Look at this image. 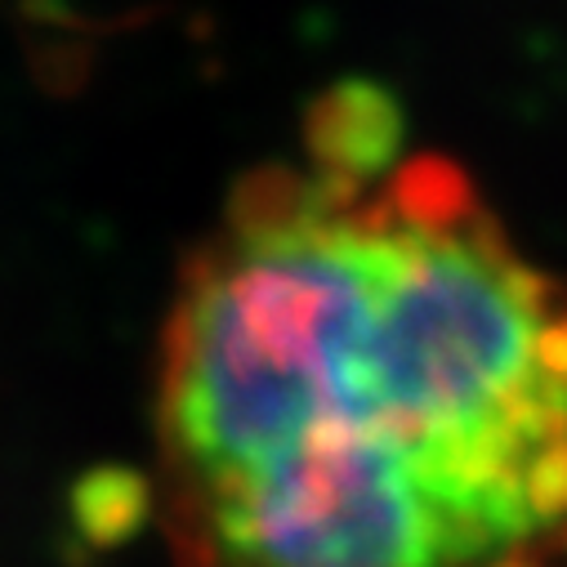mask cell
<instances>
[{"mask_svg": "<svg viewBox=\"0 0 567 567\" xmlns=\"http://www.w3.org/2000/svg\"><path fill=\"white\" fill-rule=\"evenodd\" d=\"M389 268L380 202L272 237L206 246L166 327L162 439L175 492L241 474L331 415L358 380Z\"/></svg>", "mask_w": 567, "mask_h": 567, "instance_id": "1", "label": "cell"}, {"mask_svg": "<svg viewBox=\"0 0 567 567\" xmlns=\"http://www.w3.org/2000/svg\"><path fill=\"white\" fill-rule=\"evenodd\" d=\"M175 549L179 567H474L496 554L415 447L353 415L175 492Z\"/></svg>", "mask_w": 567, "mask_h": 567, "instance_id": "2", "label": "cell"}, {"mask_svg": "<svg viewBox=\"0 0 567 567\" xmlns=\"http://www.w3.org/2000/svg\"><path fill=\"white\" fill-rule=\"evenodd\" d=\"M402 134L406 112L398 94L367 76H344L305 107V148L313 175L344 193H362L371 179L393 171Z\"/></svg>", "mask_w": 567, "mask_h": 567, "instance_id": "3", "label": "cell"}, {"mask_svg": "<svg viewBox=\"0 0 567 567\" xmlns=\"http://www.w3.org/2000/svg\"><path fill=\"white\" fill-rule=\"evenodd\" d=\"M153 518V483L130 465H94L68 492V523L90 554L130 545Z\"/></svg>", "mask_w": 567, "mask_h": 567, "instance_id": "4", "label": "cell"}, {"mask_svg": "<svg viewBox=\"0 0 567 567\" xmlns=\"http://www.w3.org/2000/svg\"><path fill=\"white\" fill-rule=\"evenodd\" d=\"M384 210L420 233H443V228H461L465 219H474L483 210V197L474 188V179L447 162V157H415L406 162L389 188L380 193Z\"/></svg>", "mask_w": 567, "mask_h": 567, "instance_id": "5", "label": "cell"}, {"mask_svg": "<svg viewBox=\"0 0 567 567\" xmlns=\"http://www.w3.org/2000/svg\"><path fill=\"white\" fill-rule=\"evenodd\" d=\"M523 505L532 514V527H558L567 523V439L540 447L523 470Z\"/></svg>", "mask_w": 567, "mask_h": 567, "instance_id": "6", "label": "cell"}, {"mask_svg": "<svg viewBox=\"0 0 567 567\" xmlns=\"http://www.w3.org/2000/svg\"><path fill=\"white\" fill-rule=\"evenodd\" d=\"M536 371L549 380V384H558V389H567V305L540 327V336H536Z\"/></svg>", "mask_w": 567, "mask_h": 567, "instance_id": "7", "label": "cell"}, {"mask_svg": "<svg viewBox=\"0 0 567 567\" xmlns=\"http://www.w3.org/2000/svg\"><path fill=\"white\" fill-rule=\"evenodd\" d=\"M492 567H540V563H536L532 554H501Z\"/></svg>", "mask_w": 567, "mask_h": 567, "instance_id": "8", "label": "cell"}]
</instances>
